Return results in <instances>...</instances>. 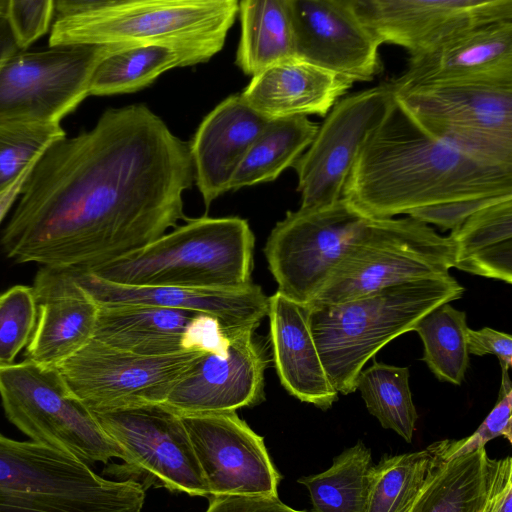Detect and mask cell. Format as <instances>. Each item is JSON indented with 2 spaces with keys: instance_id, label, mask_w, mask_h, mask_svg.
Instances as JSON below:
<instances>
[{
  "instance_id": "1",
  "label": "cell",
  "mask_w": 512,
  "mask_h": 512,
  "mask_svg": "<svg viewBox=\"0 0 512 512\" xmlns=\"http://www.w3.org/2000/svg\"><path fill=\"white\" fill-rule=\"evenodd\" d=\"M193 179L189 145L159 116L142 104L109 108L40 156L1 232L2 252L91 270L176 227Z\"/></svg>"
},
{
  "instance_id": "2",
  "label": "cell",
  "mask_w": 512,
  "mask_h": 512,
  "mask_svg": "<svg viewBox=\"0 0 512 512\" xmlns=\"http://www.w3.org/2000/svg\"><path fill=\"white\" fill-rule=\"evenodd\" d=\"M512 194V167L472 156L427 132L399 99L362 143L342 197L370 218L459 199Z\"/></svg>"
},
{
  "instance_id": "3",
  "label": "cell",
  "mask_w": 512,
  "mask_h": 512,
  "mask_svg": "<svg viewBox=\"0 0 512 512\" xmlns=\"http://www.w3.org/2000/svg\"><path fill=\"white\" fill-rule=\"evenodd\" d=\"M238 8L237 0H54L48 44L164 46L197 65L223 48Z\"/></svg>"
},
{
  "instance_id": "4",
  "label": "cell",
  "mask_w": 512,
  "mask_h": 512,
  "mask_svg": "<svg viewBox=\"0 0 512 512\" xmlns=\"http://www.w3.org/2000/svg\"><path fill=\"white\" fill-rule=\"evenodd\" d=\"M450 274L388 286L330 305H306L309 326L329 381L338 393L356 390L369 359L428 312L462 297Z\"/></svg>"
},
{
  "instance_id": "5",
  "label": "cell",
  "mask_w": 512,
  "mask_h": 512,
  "mask_svg": "<svg viewBox=\"0 0 512 512\" xmlns=\"http://www.w3.org/2000/svg\"><path fill=\"white\" fill-rule=\"evenodd\" d=\"M254 245L245 219L203 216L86 271L125 286L239 291L253 284Z\"/></svg>"
},
{
  "instance_id": "6",
  "label": "cell",
  "mask_w": 512,
  "mask_h": 512,
  "mask_svg": "<svg viewBox=\"0 0 512 512\" xmlns=\"http://www.w3.org/2000/svg\"><path fill=\"white\" fill-rule=\"evenodd\" d=\"M142 484L108 480L79 458L0 432V512H140Z\"/></svg>"
},
{
  "instance_id": "7",
  "label": "cell",
  "mask_w": 512,
  "mask_h": 512,
  "mask_svg": "<svg viewBox=\"0 0 512 512\" xmlns=\"http://www.w3.org/2000/svg\"><path fill=\"white\" fill-rule=\"evenodd\" d=\"M450 237L411 217L370 218L364 232L308 305L349 301L379 289L449 275Z\"/></svg>"
},
{
  "instance_id": "8",
  "label": "cell",
  "mask_w": 512,
  "mask_h": 512,
  "mask_svg": "<svg viewBox=\"0 0 512 512\" xmlns=\"http://www.w3.org/2000/svg\"><path fill=\"white\" fill-rule=\"evenodd\" d=\"M0 398L7 419L32 441L85 463H107L125 451L72 393L56 367L25 359L0 365Z\"/></svg>"
},
{
  "instance_id": "9",
  "label": "cell",
  "mask_w": 512,
  "mask_h": 512,
  "mask_svg": "<svg viewBox=\"0 0 512 512\" xmlns=\"http://www.w3.org/2000/svg\"><path fill=\"white\" fill-rule=\"evenodd\" d=\"M395 96L436 138L479 159L512 167V83L426 84Z\"/></svg>"
},
{
  "instance_id": "10",
  "label": "cell",
  "mask_w": 512,
  "mask_h": 512,
  "mask_svg": "<svg viewBox=\"0 0 512 512\" xmlns=\"http://www.w3.org/2000/svg\"><path fill=\"white\" fill-rule=\"evenodd\" d=\"M369 220L343 197L328 206L288 211L272 229L264 248L277 291L308 305Z\"/></svg>"
},
{
  "instance_id": "11",
  "label": "cell",
  "mask_w": 512,
  "mask_h": 512,
  "mask_svg": "<svg viewBox=\"0 0 512 512\" xmlns=\"http://www.w3.org/2000/svg\"><path fill=\"white\" fill-rule=\"evenodd\" d=\"M127 47L73 44L18 50L0 68V121L60 124L90 96L100 63Z\"/></svg>"
},
{
  "instance_id": "12",
  "label": "cell",
  "mask_w": 512,
  "mask_h": 512,
  "mask_svg": "<svg viewBox=\"0 0 512 512\" xmlns=\"http://www.w3.org/2000/svg\"><path fill=\"white\" fill-rule=\"evenodd\" d=\"M204 353L149 357L92 339L57 369L72 393L96 413L163 404Z\"/></svg>"
},
{
  "instance_id": "13",
  "label": "cell",
  "mask_w": 512,
  "mask_h": 512,
  "mask_svg": "<svg viewBox=\"0 0 512 512\" xmlns=\"http://www.w3.org/2000/svg\"><path fill=\"white\" fill-rule=\"evenodd\" d=\"M394 96L386 83L336 102L310 146L292 167L298 178L300 208L328 206L342 197L362 143L385 117Z\"/></svg>"
},
{
  "instance_id": "14",
  "label": "cell",
  "mask_w": 512,
  "mask_h": 512,
  "mask_svg": "<svg viewBox=\"0 0 512 512\" xmlns=\"http://www.w3.org/2000/svg\"><path fill=\"white\" fill-rule=\"evenodd\" d=\"M93 414L125 451L130 469L172 492L209 497L189 436L176 411L164 404H146Z\"/></svg>"
},
{
  "instance_id": "15",
  "label": "cell",
  "mask_w": 512,
  "mask_h": 512,
  "mask_svg": "<svg viewBox=\"0 0 512 512\" xmlns=\"http://www.w3.org/2000/svg\"><path fill=\"white\" fill-rule=\"evenodd\" d=\"M179 415L208 487V499L229 495L278 496L281 476L263 437L236 411Z\"/></svg>"
},
{
  "instance_id": "16",
  "label": "cell",
  "mask_w": 512,
  "mask_h": 512,
  "mask_svg": "<svg viewBox=\"0 0 512 512\" xmlns=\"http://www.w3.org/2000/svg\"><path fill=\"white\" fill-rule=\"evenodd\" d=\"M381 44L398 45L414 57L466 30L512 20V0H351Z\"/></svg>"
},
{
  "instance_id": "17",
  "label": "cell",
  "mask_w": 512,
  "mask_h": 512,
  "mask_svg": "<svg viewBox=\"0 0 512 512\" xmlns=\"http://www.w3.org/2000/svg\"><path fill=\"white\" fill-rule=\"evenodd\" d=\"M98 307L93 339L141 356L225 354L234 337L218 318L201 312L144 305Z\"/></svg>"
},
{
  "instance_id": "18",
  "label": "cell",
  "mask_w": 512,
  "mask_h": 512,
  "mask_svg": "<svg viewBox=\"0 0 512 512\" xmlns=\"http://www.w3.org/2000/svg\"><path fill=\"white\" fill-rule=\"evenodd\" d=\"M295 57L351 83L380 71V43L351 0H288Z\"/></svg>"
},
{
  "instance_id": "19",
  "label": "cell",
  "mask_w": 512,
  "mask_h": 512,
  "mask_svg": "<svg viewBox=\"0 0 512 512\" xmlns=\"http://www.w3.org/2000/svg\"><path fill=\"white\" fill-rule=\"evenodd\" d=\"M265 350L254 332L230 339L225 354L204 353L173 387L165 406L179 414L236 411L263 398Z\"/></svg>"
},
{
  "instance_id": "20",
  "label": "cell",
  "mask_w": 512,
  "mask_h": 512,
  "mask_svg": "<svg viewBox=\"0 0 512 512\" xmlns=\"http://www.w3.org/2000/svg\"><path fill=\"white\" fill-rule=\"evenodd\" d=\"M512 83V20L466 30L423 54L388 84L394 94L437 83Z\"/></svg>"
},
{
  "instance_id": "21",
  "label": "cell",
  "mask_w": 512,
  "mask_h": 512,
  "mask_svg": "<svg viewBox=\"0 0 512 512\" xmlns=\"http://www.w3.org/2000/svg\"><path fill=\"white\" fill-rule=\"evenodd\" d=\"M32 288L37 320L26 359L57 368L93 339L99 307L71 269L41 266Z\"/></svg>"
},
{
  "instance_id": "22",
  "label": "cell",
  "mask_w": 512,
  "mask_h": 512,
  "mask_svg": "<svg viewBox=\"0 0 512 512\" xmlns=\"http://www.w3.org/2000/svg\"><path fill=\"white\" fill-rule=\"evenodd\" d=\"M71 271L98 306L144 305L201 312L218 318L231 336L254 332L268 313L269 297L255 284L239 291L138 287L111 283L86 270Z\"/></svg>"
},
{
  "instance_id": "23",
  "label": "cell",
  "mask_w": 512,
  "mask_h": 512,
  "mask_svg": "<svg viewBox=\"0 0 512 512\" xmlns=\"http://www.w3.org/2000/svg\"><path fill=\"white\" fill-rule=\"evenodd\" d=\"M269 119L234 94L200 123L189 144L196 186L208 209L229 191V183L250 146Z\"/></svg>"
},
{
  "instance_id": "24",
  "label": "cell",
  "mask_w": 512,
  "mask_h": 512,
  "mask_svg": "<svg viewBox=\"0 0 512 512\" xmlns=\"http://www.w3.org/2000/svg\"><path fill=\"white\" fill-rule=\"evenodd\" d=\"M270 342L282 386L302 402L327 410L338 400L312 336L308 307L276 291L269 297Z\"/></svg>"
},
{
  "instance_id": "25",
  "label": "cell",
  "mask_w": 512,
  "mask_h": 512,
  "mask_svg": "<svg viewBox=\"0 0 512 512\" xmlns=\"http://www.w3.org/2000/svg\"><path fill=\"white\" fill-rule=\"evenodd\" d=\"M352 86L350 81L294 57L253 76L241 96L266 119L325 117Z\"/></svg>"
},
{
  "instance_id": "26",
  "label": "cell",
  "mask_w": 512,
  "mask_h": 512,
  "mask_svg": "<svg viewBox=\"0 0 512 512\" xmlns=\"http://www.w3.org/2000/svg\"><path fill=\"white\" fill-rule=\"evenodd\" d=\"M449 237L455 268L512 283V195L478 210Z\"/></svg>"
},
{
  "instance_id": "27",
  "label": "cell",
  "mask_w": 512,
  "mask_h": 512,
  "mask_svg": "<svg viewBox=\"0 0 512 512\" xmlns=\"http://www.w3.org/2000/svg\"><path fill=\"white\" fill-rule=\"evenodd\" d=\"M496 467L485 447L442 461L408 512H485Z\"/></svg>"
},
{
  "instance_id": "28",
  "label": "cell",
  "mask_w": 512,
  "mask_h": 512,
  "mask_svg": "<svg viewBox=\"0 0 512 512\" xmlns=\"http://www.w3.org/2000/svg\"><path fill=\"white\" fill-rule=\"evenodd\" d=\"M238 15L241 35L236 64L244 74L253 77L295 57L288 0H243Z\"/></svg>"
},
{
  "instance_id": "29",
  "label": "cell",
  "mask_w": 512,
  "mask_h": 512,
  "mask_svg": "<svg viewBox=\"0 0 512 512\" xmlns=\"http://www.w3.org/2000/svg\"><path fill=\"white\" fill-rule=\"evenodd\" d=\"M318 128L306 116L269 119L233 175L229 191L277 179L306 151Z\"/></svg>"
},
{
  "instance_id": "30",
  "label": "cell",
  "mask_w": 512,
  "mask_h": 512,
  "mask_svg": "<svg viewBox=\"0 0 512 512\" xmlns=\"http://www.w3.org/2000/svg\"><path fill=\"white\" fill-rule=\"evenodd\" d=\"M449 443L446 439L419 451L383 455L370 472L365 512H408L432 471L445 460Z\"/></svg>"
},
{
  "instance_id": "31",
  "label": "cell",
  "mask_w": 512,
  "mask_h": 512,
  "mask_svg": "<svg viewBox=\"0 0 512 512\" xmlns=\"http://www.w3.org/2000/svg\"><path fill=\"white\" fill-rule=\"evenodd\" d=\"M373 465L371 450L359 440L334 457L330 468L298 483L309 491L312 512H365Z\"/></svg>"
},
{
  "instance_id": "32",
  "label": "cell",
  "mask_w": 512,
  "mask_h": 512,
  "mask_svg": "<svg viewBox=\"0 0 512 512\" xmlns=\"http://www.w3.org/2000/svg\"><path fill=\"white\" fill-rule=\"evenodd\" d=\"M196 65L188 54L164 46H130L107 58L97 67L90 95L130 93L154 82L163 72Z\"/></svg>"
},
{
  "instance_id": "33",
  "label": "cell",
  "mask_w": 512,
  "mask_h": 512,
  "mask_svg": "<svg viewBox=\"0 0 512 512\" xmlns=\"http://www.w3.org/2000/svg\"><path fill=\"white\" fill-rule=\"evenodd\" d=\"M466 313L444 303L424 315L412 328L423 346V361L442 382L460 385L469 365Z\"/></svg>"
},
{
  "instance_id": "34",
  "label": "cell",
  "mask_w": 512,
  "mask_h": 512,
  "mask_svg": "<svg viewBox=\"0 0 512 512\" xmlns=\"http://www.w3.org/2000/svg\"><path fill=\"white\" fill-rule=\"evenodd\" d=\"M356 389L383 428L393 430L408 443L412 441L418 415L409 387L408 367L374 361L360 372Z\"/></svg>"
},
{
  "instance_id": "35",
  "label": "cell",
  "mask_w": 512,
  "mask_h": 512,
  "mask_svg": "<svg viewBox=\"0 0 512 512\" xmlns=\"http://www.w3.org/2000/svg\"><path fill=\"white\" fill-rule=\"evenodd\" d=\"M65 136L59 123L0 121V190L14 182L53 142Z\"/></svg>"
},
{
  "instance_id": "36",
  "label": "cell",
  "mask_w": 512,
  "mask_h": 512,
  "mask_svg": "<svg viewBox=\"0 0 512 512\" xmlns=\"http://www.w3.org/2000/svg\"><path fill=\"white\" fill-rule=\"evenodd\" d=\"M37 320L32 286L15 285L0 293V365L15 363L27 346Z\"/></svg>"
},
{
  "instance_id": "37",
  "label": "cell",
  "mask_w": 512,
  "mask_h": 512,
  "mask_svg": "<svg viewBox=\"0 0 512 512\" xmlns=\"http://www.w3.org/2000/svg\"><path fill=\"white\" fill-rule=\"evenodd\" d=\"M512 385L508 372H502V382L496 405L476 429L461 440H450L445 460L484 448L489 441L503 436L512 443Z\"/></svg>"
},
{
  "instance_id": "38",
  "label": "cell",
  "mask_w": 512,
  "mask_h": 512,
  "mask_svg": "<svg viewBox=\"0 0 512 512\" xmlns=\"http://www.w3.org/2000/svg\"><path fill=\"white\" fill-rule=\"evenodd\" d=\"M54 20V0H10L6 22L17 48L27 50Z\"/></svg>"
},
{
  "instance_id": "39",
  "label": "cell",
  "mask_w": 512,
  "mask_h": 512,
  "mask_svg": "<svg viewBox=\"0 0 512 512\" xmlns=\"http://www.w3.org/2000/svg\"><path fill=\"white\" fill-rule=\"evenodd\" d=\"M512 195V194H511ZM507 196H487L453 200L411 211L409 217L425 224H434L442 230H455L468 217Z\"/></svg>"
},
{
  "instance_id": "40",
  "label": "cell",
  "mask_w": 512,
  "mask_h": 512,
  "mask_svg": "<svg viewBox=\"0 0 512 512\" xmlns=\"http://www.w3.org/2000/svg\"><path fill=\"white\" fill-rule=\"evenodd\" d=\"M469 354L483 356L493 354L498 357L502 372H508L512 365V337L510 334L484 327L480 330H467Z\"/></svg>"
},
{
  "instance_id": "41",
  "label": "cell",
  "mask_w": 512,
  "mask_h": 512,
  "mask_svg": "<svg viewBox=\"0 0 512 512\" xmlns=\"http://www.w3.org/2000/svg\"><path fill=\"white\" fill-rule=\"evenodd\" d=\"M206 512H307L293 509L278 496L229 495L209 498Z\"/></svg>"
},
{
  "instance_id": "42",
  "label": "cell",
  "mask_w": 512,
  "mask_h": 512,
  "mask_svg": "<svg viewBox=\"0 0 512 512\" xmlns=\"http://www.w3.org/2000/svg\"><path fill=\"white\" fill-rule=\"evenodd\" d=\"M485 512H512V458L497 459L492 493Z\"/></svg>"
},
{
  "instance_id": "43",
  "label": "cell",
  "mask_w": 512,
  "mask_h": 512,
  "mask_svg": "<svg viewBox=\"0 0 512 512\" xmlns=\"http://www.w3.org/2000/svg\"><path fill=\"white\" fill-rule=\"evenodd\" d=\"M39 158L32 162L14 182L0 190V223L20 196L23 185Z\"/></svg>"
},
{
  "instance_id": "44",
  "label": "cell",
  "mask_w": 512,
  "mask_h": 512,
  "mask_svg": "<svg viewBox=\"0 0 512 512\" xmlns=\"http://www.w3.org/2000/svg\"><path fill=\"white\" fill-rule=\"evenodd\" d=\"M18 50L7 22L0 20V68Z\"/></svg>"
},
{
  "instance_id": "45",
  "label": "cell",
  "mask_w": 512,
  "mask_h": 512,
  "mask_svg": "<svg viewBox=\"0 0 512 512\" xmlns=\"http://www.w3.org/2000/svg\"><path fill=\"white\" fill-rule=\"evenodd\" d=\"M10 0H0V20H6Z\"/></svg>"
}]
</instances>
